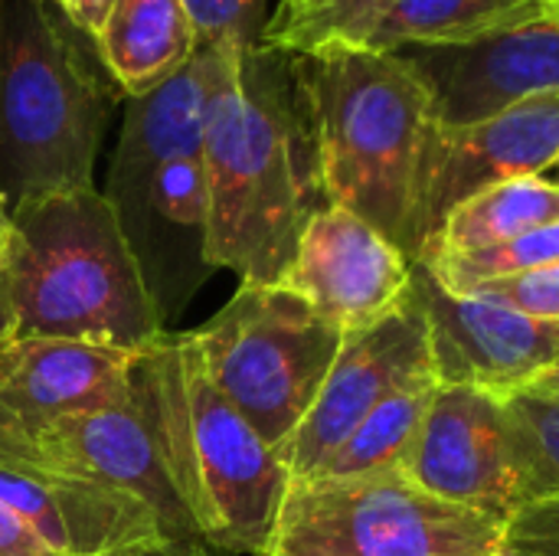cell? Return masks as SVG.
<instances>
[{"label": "cell", "instance_id": "obj_4", "mask_svg": "<svg viewBox=\"0 0 559 556\" xmlns=\"http://www.w3.org/2000/svg\"><path fill=\"white\" fill-rule=\"evenodd\" d=\"M295 66L324 200L357 213L413 259L419 167L436 128L426 92L393 52L364 46L295 52Z\"/></svg>", "mask_w": 559, "mask_h": 556}, {"label": "cell", "instance_id": "obj_6", "mask_svg": "<svg viewBox=\"0 0 559 556\" xmlns=\"http://www.w3.org/2000/svg\"><path fill=\"white\" fill-rule=\"evenodd\" d=\"M151 357L200 541L216 554L262 556L292 485L288 465L210 383L190 334H164Z\"/></svg>", "mask_w": 559, "mask_h": 556}, {"label": "cell", "instance_id": "obj_9", "mask_svg": "<svg viewBox=\"0 0 559 556\" xmlns=\"http://www.w3.org/2000/svg\"><path fill=\"white\" fill-rule=\"evenodd\" d=\"M20 469H46L118 488L157 514L164 537L200 541L177 478L151 347L138 354L121 397L52 426L36 442L29 465Z\"/></svg>", "mask_w": 559, "mask_h": 556}, {"label": "cell", "instance_id": "obj_19", "mask_svg": "<svg viewBox=\"0 0 559 556\" xmlns=\"http://www.w3.org/2000/svg\"><path fill=\"white\" fill-rule=\"evenodd\" d=\"M550 223H559V180L554 177L504 180L462 200L442 220L423 259L491 249Z\"/></svg>", "mask_w": 559, "mask_h": 556}, {"label": "cell", "instance_id": "obj_35", "mask_svg": "<svg viewBox=\"0 0 559 556\" xmlns=\"http://www.w3.org/2000/svg\"><path fill=\"white\" fill-rule=\"evenodd\" d=\"M554 174H559V161H557V164H554ZM557 180H559V177H557Z\"/></svg>", "mask_w": 559, "mask_h": 556}, {"label": "cell", "instance_id": "obj_1", "mask_svg": "<svg viewBox=\"0 0 559 556\" xmlns=\"http://www.w3.org/2000/svg\"><path fill=\"white\" fill-rule=\"evenodd\" d=\"M203 157L213 272L278 285L305 223L328 206L295 52L210 46Z\"/></svg>", "mask_w": 559, "mask_h": 556}, {"label": "cell", "instance_id": "obj_12", "mask_svg": "<svg viewBox=\"0 0 559 556\" xmlns=\"http://www.w3.org/2000/svg\"><path fill=\"white\" fill-rule=\"evenodd\" d=\"M559 161V92L524 102L465 128H432L413 210V262L436 239L442 220L472 193L518 180L544 177Z\"/></svg>", "mask_w": 559, "mask_h": 556}, {"label": "cell", "instance_id": "obj_22", "mask_svg": "<svg viewBox=\"0 0 559 556\" xmlns=\"http://www.w3.org/2000/svg\"><path fill=\"white\" fill-rule=\"evenodd\" d=\"M501 400L521 505L559 501V403L531 390H518Z\"/></svg>", "mask_w": 559, "mask_h": 556}, {"label": "cell", "instance_id": "obj_16", "mask_svg": "<svg viewBox=\"0 0 559 556\" xmlns=\"http://www.w3.org/2000/svg\"><path fill=\"white\" fill-rule=\"evenodd\" d=\"M134 360L131 351L7 338L0 344V465H29L52 426L121 397Z\"/></svg>", "mask_w": 559, "mask_h": 556}, {"label": "cell", "instance_id": "obj_14", "mask_svg": "<svg viewBox=\"0 0 559 556\" xmlns=\"http://www.w3.org/2000/svg\"><path fill=\"white\" fill-rule=\"evenodd\" d=\"M400 475L439 501L508 524L521 498L504 400L478 387L439 383Z\"/></svg>", "mask_w": 559, "mask_h": 556}, {"label": "cell", "instance_id": "obj_26", "mask_svg": "<svg viewBox=\"0 0 559 556\" xmlns=\"http://www.w3.org/2000/svg\"><path fill=\"white\" fill-rule=\"evenodd\" d=\"M462 295L514 308V311H521L527 318L559 321V262L534 269V272H524V275L481 282V285H475V288H468Z\"/></svg>", "mask_w": 559, "mask_h": 556}, {"label": "cell", "instance_id": "obj_23", "mask_svg": "<svg viewBox=\"0 0 559 556\" xmlns=\"http://www.w3.org/2000/svg\"><path fill=\"white\" fill-rule=\"evenodd\" d=\"M432 269V275L455 295L481 285V282H498L511 275H524L544 265L559 262V223L540 226L534 233H524L511 242L478 249V252H459V256H436V259H419Z\"/></svg>", "mask_w": 559, "mask_h": 556}, {"label": "cell", "instance_id": "obj_5", "mask_svg": "<svg viewBox=\"0 0 559 556\" xmlns=\"http://www.w3.org/2000/svg\"><path fill=\"white\" fill-rule=\"evenodd\" d=\"M13 338L141 354L167 328L102 190H69L13 213L7 265Z\"/></svg>", "mask_w": 559, "mask_h": 556}, {"label": "cell", "instance_id": "obj_21", "mask_svg": "<svg viewBox=\"0 0 559 556\" xmlns=\"http://www.w3.org/2000/svg\"><path fill=\"white\" fill-rule=\"evenodd\" d=\"M439 390L436 370L419 374L396 387L337 449V456L318 475H377L400 472ZM311 475V478H318Z\"/></svg>", "mask_w": 559, "mask_h": 556}, {"label": "cell", "instance_id": "obj_34", "mask_svg": "<svg viewBox=\"0 0 559 556\" xmlns=\"http://www.w3.org/2000/svg\"><path fill=\"white\" fill-rule=\"evenodd\" d=\"M527 390H531V393H540V397H550V400H557L559 403V364H554L544 377H537Z\"/></svg>", "mask_w": 559, "mask_h": 556}, {"label": "cell", "instance_id": "obj_15", "mask_svg": "<svg viewBox=\"0 0 559 556\" xmlns=\"http://www.w3.org/2000/svg\"><path fill=\"white\" fill-rule=\"evenodd\" d=\"M413 295L426 311L439 383L511 397L559 364V321L455 295L426 262H413Z\"/></svg>", "mask_w": 559, "mask_h": 556}, {"label": "cell", "instance_id": "obj_33", "mask_svg": "<svg viewBox=\"0 0 559 556\" xmlns=\"http://www.w3.org/2000/svg\"><path fill=\"white\" fill-rule=\"evenodd\" d=\"M13 338V308H10V285H7V272L0 275V344Z\"/></svg>", "mask_w": 559, "mask_h": 556}, {"label": "cell", "instance_id": "obj_18", "mask_svg": "<svg viewBox=\"0 0 559 556\" xmlns=\"http://www.w3.org/2000/svg\"><path fill=\"white\" fill-rule=\"evenodd\" d=\"M95 49L124 98H141L197 56L183 0H115Z\"/></svg>", "mask_w": 559, "mask_h": 556}, {"label": "cell", "instance_id": "obj_3", "mask_svg": "<svg viewBox=\"0 0 559 556\" xmlns=\"http://www.w3.org/2000/svg\"><path fill=\"white\" fill-rule=\"evenodd\" d=\"M210 66V49H197L160 88L124 98L121 134L102 190L164 324L213 275L206 259L210 180L203 157Z\"/></svg>", "mask_w": 559, "mask_h": 556}, {"label": "cell", "instance_id": "obj_8", "mask_svg": "<svg viewBox=\"0 0 559 556\" xmlns=\"http://www.w3.org/2000/svg\"><path fill=\"white\" fill-rule=\"evenodd\" d=\"M504 524L400 472L295 478L262 556H501Z\"/></svg>", "mask_w": 559, "mask_h": 556}, {"label": "cell", "instance_id": "obj_27", "mask_svg": "<svg viewBox=\"0 0 559 556\" xmlns=\"http://www.w3.org/2000/svg\"><path fill=\"white\" fill-rule=\"evenodd\" d=\"M501 556H559V501L521 505L504 524Z\"/></svg>", "mask_w": 559, "mask_h": 556}, {"label": "cell", "instance_id": "obj_29", "mask_svg": "<svg viewBox=\"0 0 559 556\" xmlns=\"http://www.w3.org/2000/svg\"><path fill=\"white\" fill-rule=\"evenodd\" d=\"M52 3H56V10H59L79 33H85L92 43L102 36V26H105L108 13H111V7H115V0H52Z\"/></svg>", "mask_w": 559, "mask_h": 556}, {"label": "cell", "instance_id": "obj_28", "mask_svg": "<svg viewBox=\"0 0 559 556\" xmlns=\"http://www.w3.org/2000/svg\"><path fill=\"white\" fill-rule=\"evenodd\" d=\"M0 556H62L56 554L13 508L0 501Z\"/></svg>", "mask_w": 559, "mask_h": 556}, {"label": "cell", "instance_id": "obj_32", "mask_svg": "<svg viewBox=\"0 0 559 556\" xmlns=\"http://www.w3.org/2000/svg\"><path fill=\"white\" fill-rule=\"evenodd\" d=\"M10 252H13V213L0 200V275L10 265Z\"/></svg>", "mask_w": 559, "mask_h": 556}, {"label": "cell", "instance_id": "obj_13", "mask_svg": "<svg viewBox=\"0 0 559 556\" xmlns=\"http://www.w3.org/2000/svg\"><path fill=\"white\" fill-rule=\"evenodd\" d=\"M344 338L373 328L413 292V259L344 206H321L278 279Z\"/></svg>", "mask_w": 559, "mask_h": 556}, {"label": "cell", "instance_id": "obj_25", "mask_svg": "<svg viewBox=\"0 0 559 556\" xmlns=\"http://www.w3.org/2000/svg\"><path fill=\"white\" fill-rule=\"evenodd\" d=\"M197 49L210 46H233L252 49L262 43L265 33V0H183Z\"/></svg>", "mask_w": 559, "mask_h": 556}, {"label": "cell", "instance_id": "obj_36", "mask_svg": "<svg viewBox=\"0 0 559 556\" xmlns=\"http://www.w3.org/2000/svg\"><path fill=\"white\" fill-rule=\"evenodd\" d=\"M554 7H557V13H559V0H554Z\"/></svg>", "mask_w": 559, "mask_h": 556}, {"label": "cell", "instance_id": "obj_17", "mask_svg": "<svg viewBox=\"0 0 559 556\" xmlns=\"http://www.w3.org/2000/svg\"><path fill=\"white\" fill-rule=\"evenodd\" d=\"M0 501L62 556H111L170 541L147 505L75 475L0 465Z\"/></svg>", "mask_w": 559, "mask_h": 556}, {"label": "cell", "instance_id": "obj_7", "mask_svg": "<svg viewBox=\"0 0 559 556\" xmlns=\"http://www.w3.org/2000/svg\"><path fill=\"white\" fill-rule=\"evenodd\" d=\"M190 344L223 400L278 452L308 416L344 334L282 285H242Z\"/></svg>", "mask_w": 559, "mask_h": 556}, {"label": "cell", "instance_id": "obj_20", "mask_svg": "<svg viewBox=\"0 0 559 556\" xmlns=\"http://www.w3.org/2000/svg\"><path fill=\"white\" fill-rule=\"evenodd\" d=\"M557 13L554 0H393L364 49L452 46Z\"/></svg>", "mask_w": 559, "mask_h": 556}, {"label": "cell", "instance_id": "obj_30", "mask_svg": "<svg viewBox=\"0 0 559 556\" xmlns=\"http://www.w3.org/2000/svg\"><path fill=\"white\" fill-rule=\"evenodd\" d=\"M328 3H331V0H278V10H275V16H269V20H265L262 43L285 36L288 29L301 26V23H305V20H311L314 13H321Z\"/></svg>", "mask_w": 559, "mask_h": 556}, {"label": "cell", "instance_id": "obj_2", "mask_svg": "<svg viewBox=\"0 0 559 556\" xmlns=\"http://www.w3.org/2000/svg\"><path fill=\"white\" fill-rule=\"evenodd\" d=\"M124 102L95 43L52 0H0V200L95 190V161Z\"/></svg>", "mask_w": 559, "mask_h": 556}, {"label": "cell", "instance_id": "obj_10", "mask_svg": "<svg viewBox=\"0 0 559 556\" xmlns=\"http://www.w3.org/2000/svg\"><path fill=\"white\" fill-rule=\"evenodd\" d=\"M393 56L429 98L436 128H465L559 92V13L452 46H400Z\"/></svg>", "mask_w": 559, "mask_h": 556}, {"label": "cell", "instance_id": "obj_11", "mask_svg": "<svg viewBox=\"0 0 559 556\" xmlns=\"http://www.w3.org/2000/svg\"><path fill=\"white\" fill-rule=\"evenodd\" d=\"M429 370H436L429 324L419 298L409 292V298L383 321L344 338L308 416L278 449L292 482L318 475L396 387Z\"/></svg>", "mask_w": 559, "mask_h": 556}, {"label": "cell", "instance_id": "obj_24", "mask_svg": "<svg viewBox=\"0 0 559 556\" xmlns=\"http://www.w3.org/2000/svg\"><path fill=\"white\" fill-rule=\"evenodd\" d=\"M390 3L393 0H331L301 26L288 29L278 39H269V46L288 52H311L321 46H364Z\"/></svg>", "mask_w": 559, "mask_h": 556}, {"label": "cell", "instance_id": "obj_31", "mask_svg": "<svg viewBox=\"0 0 559 556\" xmlns=\"http://www.w3.org/2000/svg\"><path fill=\"white\" fill-rule=\"evenodd\" d=\"M111 556H219L210 544L203 541H154V544H144V547H134V551H121V554Z\"/></svg>", "mask_w": 559, "mask_h": 556}]
</instances>
